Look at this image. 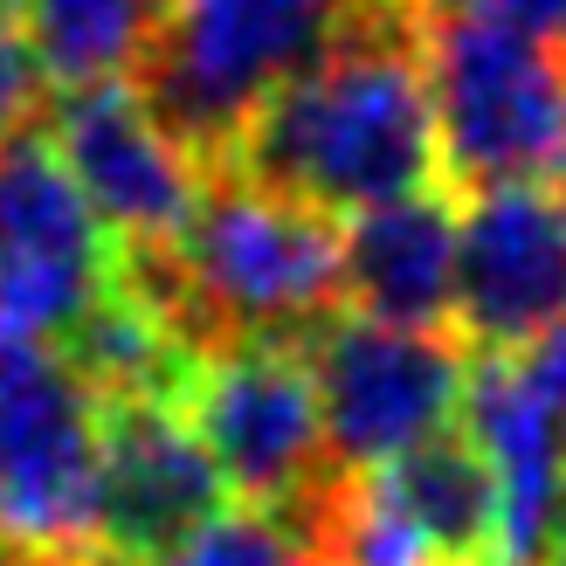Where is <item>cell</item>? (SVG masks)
<instances>
[{
  "mask_svg": "<svg viewBox=\"0 0 566 566\" xmlns=\"http://www.w3.org/2000/svg\"><path fill=\"white\" fill-rule=\"evenodd\" d=\"M159 297L229 332L235 346L318 332L346 297V242L332 214H311L256 180H229L201 193V208L174 242V283Z\"/></svg>",
  "mask_w": 566,
  "mask_h": 566,
  "instance_id": "3",
  "label": "cell"
},
{
  "mask_svg": "<svg viewBox=\"0 0 566 566\" xmlns=\"http://www.w3.org/2000/svg\"><path fill=\"white\" fill-rule=\"evenodd\" d=\"M380 484L401 497V512L442 566H484L497 553V491L470 436H436L380 463Z\"/></svg>",
  "mask_w": 566,
  "mask_h": 566,
  "instance_id": "14",
  "label": "cell"
},
{
  "mask_svg": "<svg viewBox=\"0 0 566 566\" xmlns=\"http://www.w3.org/2000/svg\"><path fill=\"white\" fill-rule=\"evenodd\" d=\"M235 174L311 214H366L442 180L429 70L394 14H366L318 63L256 104L235 138Z\"/></svg>",
  "mask_w": 566,
  "mask_h": 566,
  "instance_id": "1",
  "label": "cell"
},
{
  "mask_svg": "<svg viewBox=\"0 0 566 566\" xmlns=\"http://www.w3.org/2000/svg\"><path fill=\"white\" fill-rule=\"evenodd\" d=\"M49 146L91 214L111 229V242L125 235L138 249H174L208 193L193 146L159 125L146 91H132L125 76L70 91L49 118Z\"/></svg>",
  "mask_w": 566,
  "mask_h": 566,
  "instance_id": "9",
  "label": "cell"
},
{
  "mask_svg": "<svg viewBox=\"0 0 566 566\" xmlns=\"http://www.w3.org/2000/svg\"><path fill=\"white\" fill-rule=\"evenodd\" d=\"M476 14H497V21L525 28V35L566 42V0H476Z\"/></svg>",
  "mask_w": 566,
  "mask_h": 566,
  "instance_id": "20",
  "label": "cell"
},
{
  "mask_svg": "<svg viewBox=\"0 0 566 566\" xmlns=\"http://www.w3.org/2000/svg\"><path fill=\"white\" fill-rule=\"evenodd\" d=\"M159 566H325V553L297 532H283L270 512H221Z\"/></svg>",
  "mask_w": 566,
  "mask_h": 566,
  "instance_id": "17",
  "label": "cell"
},
{
  "mask_svg": "<svg viewBox=\"0 0 566 566\" xmlns=\"http://www.w3.org/2000/svg\"><path fill=\"white\" fill-rule=\"evenodd\" d=\"M380 14L374 0H166L146 49V104L193 153H229L256 104Z\"/></svg>",
  "mask_w": 566,
  "mask_h": 566,
  "instance_id": "4",
  "label": "cell"
},
{
  "mask_svg": "<svg viewBox=\"0 0 566 566\" xmlns=\"http://www.w3.org/2000/svg\"><path fill=\"white\" fill-rule=\"evenodd\" d=\"M429 14H463V8H476V0H421Z\"/></svg>",
  "mask_w": 566,
  "mask_h": 566,
  "instance_id": "23",
  "label": "cell"
},
{
  "mask_svg": "<svg viewBox=\"0 0 566 566\" xmlns=\"http://www.w3.org/2000/svg\"><path fill=\"white\" fill-rule=\"evenodd\" d=\"M311 387H318L325 442L346 470H380L408 449L449 436L470 394V359L457 338L380 325V318H325L311 332Z\"/></svg>",
  "mask_w": 566,
  "mask_h": 566,
  "instance_id": "7",
  "label": "cell"
},
{
  "mask_svg": "<svg viewBox=\"0 0 566 566\" xmlns=\"http://www.w3.org/2000/svg\"><path fill=\"white\" fill-rule=\"evenodd\" d=\"M457 208L449 193H408V201L353 214L346 242V304L380 325L436 332L457 311Z\"/></svg>",
  "mask_w": 566,
  "mask_h": 566,
  "instance_id": "13",
  "label": "cell"
},
{
  "mask_svg": "<svg viewBox=\"0 0 566 566\" xmlns=\"http://www.w3.org/2000/svg\"><path fill=\"white\" fill-rule=\"evenodd\" d=\"M429 104L442 180L566 187V42L525 35L497 14H429Z\"/></svg>",
  "mask_w": 566,
  "mask_h": 566,
  "instance_id": "2",
  "label": "cell"
},
{
  "mask_svg": "<svg viewBox=\"0 0 566 566\" xmlns=\"http://www.w3.org/2000/svg\"><path fill=\"white\" fill-rule=\"evenodd\" d=\"M21 14L49 83L83 91V83H118L146 63L159 0H21Z\"/></svg>",
  "mask_w": 566,
  "mask_h": 566,
  "instance_id": "15",
  "label": "cell"
},
{
  "mask_svg": "<svg viewBox=\"0 0 566 566\" xmlns=\"http://www.w3.org/2000/svg\"><path fill=\"white\" fill-rule=\"evenodd\" d=\"M42 55L35 42H28L21 21H0V146H14V138L28 132V118L42 111Z\"/></svg>",
  "mask_w": 566,
  "mask_h": 566,
  "instance_id": "18",
  "label": "cell"
},
{
  "mask_svg": "<svg viewBox=\"0 0 566 566\" xmlns=\"http://www.w3.org/2000/svg\"><path fill=\"white\" fill-rule=\"evenodd\" d=\"M97 436L104 394L0 325V539L49 559L97 546Z\"/></svg>",
  "mask_w": 566,
  "mask_h": 566,
  "instance_id": "5",
  "label": "cell"
},
{
  "mask_svg": "<svg viewBox=\"0 0 566 566\" xmlns=\"http://www.w3.org/2000/svg\"><path fill=\"white\" fill-rule=\"evenodd\" d=\"M14 8H21V0H0V21H14Z\"/></svg>",
  "mask_w": 566,
  "mask_h": 566,
  "instance_id": "24",
  "label": "cell"
},
{
  "mask_svg": "<svg viewBox=\"0 0 566 566\" xmlns=\"http://www.w3.org/2000/svg\"><path fill=\"white\" fill-rule=\"evenodd\" d=\"M180 415L201 436L208 463L221 470L229 497L256 512H291V504L325 497V415L311 387V359L283 338H242L187 366Z\"/></svg>",
  "mask_w": 566,
  "mask_h": 566,
  "instance_id": "6",
  "label": "cell"
},
{
  "mask_svg": "<svg viewBox=\"0 0 566 566\" xmlns=\"http://www.w3.org/2000/svg\"><path fill=\"white\" fill-rule=\"evenodd\" d=\"M311 518L325 532L318 539L325 566H442L436 546L401 512V497L380 484V470H353L346 484H325Z\"/></svg>",
  "mask_w": 566,
  "mask_h": 566,
  "instance_id": "16",
  "label": "cell"
},
{
  "mask_svg": "<svg viewBox=\"0 0 566 566\" xmlns=\"http://www.w3.org/2000/svg\"><path fill=\"white\" fill-rule=\"evenodd\" d=\"M463 421H470V442L497 491V553L491 559L539 566L546 525L566 491V415L525 380V366L512 353H491L484 366H470Z\"/></svg>",
  "mask_w": 566,
  "mask_h": 566,
  "instance_id": "12",
  "label": "cell"
},
{
  "mask_svg": "<svg viewBox=\"0 0 566 566\" xmlns=\"http://www.w3.org/2000/svg\"><path fill=\"white\" fill-rule=\"evenodd\" d=\"M0 566H63V559H49V553H28V546H8V539H0Z\"/></svg>",
  "mask_w": 566,
  "mask_h": 566,
  "instance_id": "22",
  "label": "cell"
},
{
  "mask_svg": "<svg viewBox=\"0 0 566 566\" xmlns=\"http://www.w3.org/2000/svg\"><path fill=\"white\" fill-rule=\"evenodd\" d=\"M229 484L208 463L201 436L187 429L180 401L138 394L104 401L97 436V546L118 566H159L201 525L221 518Z\"/></svg>",
  "mask_w": 566,
  "mask_h": 566,
  "instance_id": "10",
  "label": "cell"
},
{
  "mask_svg": "<svg viewBox=\"0 0 566 566\" xmlns=\"http://www.w3.org/2000/svg\"><path fill=\"white\" fill-rule=\"evenodd\" d=\"M518 366H525V380L546 394V401L566 415V318H553L539 338H532V346L518 353Z\"/></svg>",
  "mask_w": 566,
  "mask_h": 566,
  "instance_id": "19",
  "label": "cell"
},
{
  "mask_svg": "<svg viewBox=\"0 0 566 566\" xmlns=\"http://www.w3.org/2000/svg\"><path fill=\"white\" fill-rule=\"evenodd\" d=\"M118 283V249L63 174L49 138L0 146V325L21 338H70Z\"/></svg>",
  "mask_w": 566,
  "mask_h": 566,
  "instance_id": "8",
  "label": "cell"
},
{
  "mask_svg": "<svg viewBox=\"0 0 566 566\" xmlns=\"http://www.w3.org/2000/svg\"><path fill=\"white\" fill-rule=\"evenodd\" d=\"M457 318L491 353H525L566 318V187H484L463 208Z\"/></svg>",
  "mask_w": 566,
  "mask_h": 566,
  "instance_id": "11",
  "label": "cell"
},
{
  "mask_svg": "<svg viewBox=\"0 0 566 566\" xmlns=\"http://www.w3.org/2000/svg\"><path fill=\"white\" fill-rule=\"evenodd\" d=\"M539 566H566V491H559V512L546 525V546H539Z\"/></svg>",
  "mask_w": 566,
  "mask_h": 566,
  "instance_id": "21",
  "label": "cell"
}]
</instances>
